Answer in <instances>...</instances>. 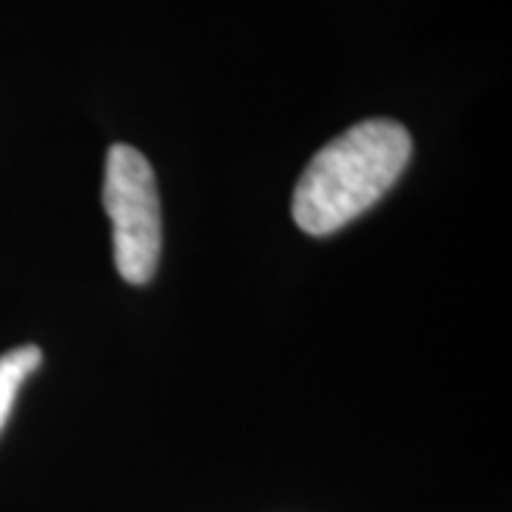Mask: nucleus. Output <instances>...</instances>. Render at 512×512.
Segmentation results:
<instances>
[{"mask_svg": "<svg viewBox=\"0 0 512 512\" xmlns=\"http://www.w3.org/2000/svg\"><path fill=\"white\" fill-rule=\"evenodd\" d=\"M413 140L396 120H365L333 137L313 157L293 191V222L328 237L382 200L410 163Z\"/></svg>", "mask_w": 512, "mask_h": 512, "instance_id": "1", "label": "nucleus"}, {"mask_svg": "<svg viewBox=\"0 0 512 512\" xmlns=\"http://www.w3.org/2000/svg\"><path fill=\"white\" fill-rule=\"evenodd\" d=\"M103 205L111 220L114 262L131 285H146L163 248L160 194L148 160L131 146H111L106 157Z\"/></svg>", "mask_w": 512, "mask_h": 512, "instance_id": "2", "label": "nucleus"}, {"mask_svg": "<svg viewBox=\"0 0 512 512\" xmlns=\"http://www.w3.org/2000/svg\"><path fill=\"white\" fill-rule=\"evenodd\" d=\"M40 362H43V353L35 345H23L0 356V430L12 416L20 387L40 367Z\"/></svg>", "mask_w": 512, "mask_h": 512, "instance_id": "3", "label": "nucleus"}]
</instances>
